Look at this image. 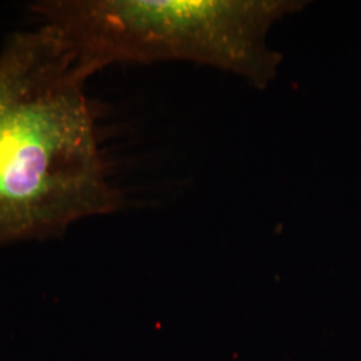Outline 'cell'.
Masks as SVG:
<instances>
[{
  "instance_id": "cell-1",
  "label": "cell",
  "mask_w": 361,
  "mask_h": 361,
  "mask_svg": "<svg viewBox=\"0 0 361 361\" xmlns=\"http://www.w3.org/2000/svg\"><path fill=\"white\" fill-rule=\"evenodd\" d=\"M89 77L49 25L0 52V245L51 238L123 205L99 152Z\"/></svg>"
},
{
  "instance_id": "cell-2",
  "label": "cell",
  "mask_w": 361,
  "mask_h": 361,
  "mask_svg": "<svg viewBox=\"0 0 361 361\" xmlns=\"http://www.w3.org/2000/svg\"><path fill=\"white\" fill-rule=\"evenodd\" d=\"M304 0H46L32 6L92 75L111 63L186 61L212 66L265 89L283 55L271 27Z\"/></svg>"
}]
</instances>
